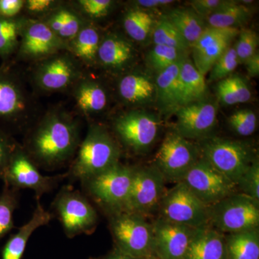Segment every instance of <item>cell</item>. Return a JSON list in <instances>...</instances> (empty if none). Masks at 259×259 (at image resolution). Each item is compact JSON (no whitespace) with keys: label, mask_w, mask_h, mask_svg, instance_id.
<instances>
[{"label":"cell","mask_w":259,"mask_h":259,"mask_svg":"<svg viewBox=\"0 0 259 259\" xmlns=\"http://www.w3.org/2000/svg\"><path fill=\"white\" fill-rule=\"evenodd\" d=\"M80 144L77 121L69 114L54 110L37 121L22 146L38 168L54 170L72 161Z\"/></svg>","instance_id":"cell-1"},{"label":"cell","mask_w":259,"mask_h":259,"mask_svg":"<svg viewBox=\"0 0 259 259\" xmlns=\"http://www.w3.org/2000/svg\"><path fill=\"white\" fill-rule=\"evenodd\" d=\"M120 148L115 139L101 125L89 127L66 175L80 182L96 176L119 163Z\"/></svg>","instance_id":"cell-2"},{"label":"cell","mask_w":259,"mask_h":259,"mask_svg":"<svg viewBox=\"0 0 259 259\" xmlns=\"http://www.w3.org/2000/svg\"><path fill=\"white\" fill-rule=\"evenodd\" d=\"M133 176L134 168L119 163L81 183L90 197L112 215L124 212Z\"/></svg>","instance_id":"cell-3"},{"label":"cell","mask_w":259,"mask_h":259,"mask_svg":"<svg viewBox=\"0 0 259 259\" xmlns=\"http://www.w3.org/2000/svg\"><path fill=\"white\" fill-rule=\"evenodd\" d=\"M198 147L201 156L236 186L257 158L253 148L241 141L208 138Z\"/></svg>","instance_id":"cell-4"},{"label":"cell","mask_w":259,"mask_h":259,"mask_svg":"<svg viewBox=\"0 0 259 259\" xmlns=\"http://www.w3.org/2000/svg\"><path fill=\"white\" fill-rule=\"evenodd\" d=\"M52 207L68 238L90 234L96 228V209L86 196L71 186L62 187L53 201Z\"/></svg>","instance_id":"cell-5"},{"label":"cell","mask_w":259,"mask_h":259,"mask_svg":"<svg viewBox=\"0 0 259 259\" xmlns=\"http://www.w3.org/2000/svg\"><path fill=\"white\" fill-rule=\"evenodd\" d=\"M209 225L222 233L258 229L259 202L243 194H233L209 206Z\"/></svg>","instance_id":"cell-6"},{"label":"cell","mask_w":259,"mask_h":259,"mask_svg":"<svg viewBox=\"0 0 259 259\" xmlns=\"http://www.w3.org/2000/svg\"><path fill=\"white\" fill-rule=\"evenodd\" d=\"M110 229L117 251L133 258H148L153 253L152 225L136 213L112 214Z\"/></svg>","instance_id":"cell-7"},{"label":"cell","mask_w":259,"mask_h":259,"mask_svg":"<svg viewBox=\"0 0 259 259\" xmlns=\"http://www.w3.org/2000/svg\"><path fill=\"white\" fill-rule=\"evenodd\" d=\"M67 177L66 174L55 176H44L35 163L30 159L23 146L18 144L13 151L2 180L4 185L15 190H30L40 200Z\"/></svg>","instance_id":"cell-8"},{"label":"cell","mask_w":259,"mask_h":259,"mask_svg":"<svg viewBox=\"0 0 259 259\" xmlns=\"http://www.w3.org/2000/svg\"><path fill=\"white\" fill-rule=\"evenodd\" d=\"M209 206L192 193L184 182L166 191L159 210L161 218L170 222L197 229L209 225Z\"/></svg>","instance_id":"cell-9"},{"label":"cell","mask_w":259,"mask_h":259,"mask_svg":"<svg viewBox=\"0 0 259 259\" xmlns=\"http://www.w3.org/2000/svg\"><path fill=\"white\" fill-rule=\"evenodd\" d=\"M33 105L23 83L7 67L0 68V130L12 134L31 117Z\"/></svg>","instance_id":"cell-10"},{"label":"cell","mask_w":259,"mask_h":259,"mask_svg":"<svg viewBox=\"0 0 259 259\" xmlns=\"http://www.w3.org/2000/svg\"><path fill=\"white\" fill-rule=\"evenodd\" d=\"M201 157L199 147L175 131L166 135L155 157L153 166L168 182H182Z\"/></svg>","instance_id":"cell-11"},{"label":"cell","mask_w":259,"mask_h":259,"mask_svg":"<svg viewBox=\"0 0 259 259\" xmlns=\"http://www.w3.org/2000/svg\"><path fill=\"white\" fill-rule=\"evenodd\" d=\"M81 77V63L69 51H60L42 59L32 74L35 86L47 93L64 91Z\"/></svg>","instance_id":"cell-12"},{"label":"cell","mask_w":259,"mask_h":259,"mask_svg":"<svg viewBox=\"0 0 259 259\" xmlns=\"http://www.w3.org/2000/svg\"><path fill=\"white\" fill-rule=\"evenodd\" d=\"M163 175L156 167L134 168L132 185L124 212L145 217L159 208L165 190Z\"/></svg>","instance_id":"cell-13"},{"label":"cell","mask_w":259,"mask_h":259,"mask_svg":"<svg viewBox=\"0 0 259 259\" xmlns=\"http://www.w3.org/2000/svg\"><path fill=\"white\" fill-rule=\"evenodd\" d=\"M182 182L208 206L236 193L237 188L236 185L202 156L187 172Z\"/></svg>","instance_id":"cell-14"},{"label":"cell","mask_w":259,"mask_h":259,"mask_svg":"<svg viewBox=\"0 0 259 259\" xmlns=\"http://www.w3.org/2000/svg\"><path fill=\"white\" fill-rule=\"evenodd\" d=\"M161 121L154 114L143 110H131L114 122L119 139L134 152H144L156 141Z\"/></svg>","instance_id":"cell-15"},{"label":"cell","mask_w":259,"mask_h":259,"mask_svg":"<svg viewBox=\"0 0 259 259\" xmlns=\"http://www.w3.org/2000/svg\"><path fill=\"white\" fill-rule=\"evenodd\" d=\"M68 50L61 40L44 22L37 20L23 21L20 30L18 55L28 60H42L63 50Z\"/></svg>","instance_id":"cell-16"},{"label":"cell","mask_w":259,"mask_h":259,"mask_svg":"<svg viewBox=\"0 0 259 259\" xmlns=\"http://www.w3.org/2000/svg\"><path fill=\"white\" fill-rule=\"evenodd\" d=\"M218 102L206 98L181 107L176 112L175 132L187 140L204 139L217 122Z\"/></svg>","instance_id":"cell-17"},{"label":"cell","mask_w":259,"mask_h":259,"mask_svg":"<svg viewBox=\"0 0 259 259\" xmlns=\"http://www.w3.org/2000/svg\"><path fill=\"white\" fill-rule=\"evenodd\" d=\"M239 29L207 27L197 42L191 47L193 64L199 72L205 76L213 65L231 46L238 37Z\"/></svg>","instance_id":"cell-18"},{"label":"cell","mask_w":259,"mask_h":259,"mask_svg":"<svg viewBox=\"0 0 259 259\" xmlns=\"http://www.w3.org/2000/svg\"><path fill=\"white\" fill-rule=\"evenodd\" d=\"M153 253L160 259H184L194 229L163 218L152 225Z\"/></svg>","instance_id":"cell-19"},{"label":"cell","mask_w":259,"mask_h":259,"mask_svg":"<svg viewBox=\"0 0 259 259\" xmlns=\"http://www.w3.org/2000/svg\"><path fill=\"white\" fill-rule=\"evenodd\" d=\"M183 59L157 74L155 99L158 109L164 115L175 113L183 106V96L180 79V68Z\"/></svg>","instance_id":"cell-20"},{"label":"cell","mask_w":259,"mask_h":259,"mask_svg":"<svg viewBox=\"0 0 259 259\" xmlns=\"http://www.w3.org/2000/svg\"><path fill=\"white\" fill-rule=\"evenodd\" d=\"M184 259H226V236L209 225L194 229Z\"/></svg>","instance_id":"cell-21"},{"label":"cell","mask_w":259,"mask_h":259,"mask_svg":"<svg viewBox=\"0 0 259 259\" xmlns=\"http://www.w3.org/2000/svg\"><path fill=\"white\" fill-rule=\"evenodd\" d=\"M134 48L128 40L115 34L102 39L97 54V62L108 71L120 72L134 60Z\"/></svg>","instance_id":"cell-22"},{"label":"cell","mask_w":259,"mask_h":259,"mask_svg":"<svg viewBox=\"0 0 259 259\" xmlns=\"http://www.w3.org/2000/svg\"><path fill=\"white\" fill-rule=\"evenodd\" d=\"M51 219L52 214L42 207L40 200H37L36 207L31 218L5 243L2 259H21L32 233L40 227L49 224Z\"/></svg>","instance_id":"cell-23"},{"label":"cell","mask_w":259,"mask_h":259,"mask_svg":"<svg viewBox=\"0 0 259 259\" xmlns=\"http://www.w3.org/2000/svg\"><path fill=\"white\" fill-rule=\"evenodd\" d=\"M73 88L76 106L85 115H95L106 108V91L97 81L81 77Z\"/></svg>","instance_id":"cell-24"},{"label":"cell","mask_w":259,"mask_h":259,"mask_svg":"<svg viewBox=\"0 0 259 259\" xmlns=\"http://www.w3.org/2000/svg\"><path fill=\"white\" fill-rule=\"evenodd\" d=\"M42 21L67 45L86 23L83 21V17L75 10L58 6Z\"/></svg>","instance_id":"cell-25"},{"label":"cell","mask_w":259,"mask_h":259,"mask_svg":"<svg viewBox=\"0 0 259 259\" xmlns=\"http://www.w3.org/2000/svg\"><path fill=\"white\" fill-rule=\"evenodd\" d=\"M122 101L130 105H144L156 95L155 83L146 75L131 73L122 76L118 84Z\"/></svg>","instance_id":"cell-26"},{"label":"cell","mask_w":259,"mask_h":259,"mask_svg":"<svg viewBox=\"0 0 259 259\" xmlns=\"http://www.w3.org/2000/svg\"><path fill=\"white\" fill-rule=\"evenodd\" d=\"M101 40L97 28L85 23L76 36L68 44V50L81 64L93 66L97 62Z\"/></svg>","instance_id":"cell-27"},{"label":"cell","mask_w":259,"mask_h":259,"mask_svg":"<svg viewBox=\"0 0 259 259\" xmlns=\"http://www.w3.org/2000/svg\"><path fill=\"white\" fill-rule=\"evenodd\" d=\"M163 17L178 30L190 48L207 28L204 19L191 8H177Z\"/></svg>","instance_id":"cell-28"},{"label":"cell","mask_w":259,"mask_h":259,"mask_svg":"<svg viewBox=\"0 0 259 259\" xmlns=\"http://www.w3.org/2000/svg\"><path fill=\"white\" fill-rule=\"evenodd\" d=\"M180 79L183 96V106L207 97V87L204 76L186 57L180 68Z\"/></svg>","instance_id":"cell-29"},{"label":"cell","mask_w":259,"mask_h":259,"mask_svg":"<svg viewBox=\"0 0 259 259\" xmlns=\"http://www.w3.org/2000/svg\"><path fill=\"white\" fill-rule=\"evenodd\" d=\"M226 250V259H259L258 228L228 234Z\"/></svg>","instance_id":"cell-30"},{"label":"cell","mask_w":259,"mask_h":259,"mask_svg":"<svg viewBox=\"0 0 259 259\" xmlns=\"http://www.w3.org/2000/svg\"><path fill=\"white\" fill-rule=\"evenodd\" d=\"M251 16L248 7L233 1L219 11L204 19L207 27L217 28H236L245 25Z\"/></svg>","instance_id":"cell-31"},{"label":"cell","mask_w":259,"mask_h":259,"mask_svg":"<svg viewBox=\"0 0 259 259\" xmlns=\"http://www.w3.org/2000/svg\"><path fill=\"white\" fill-rule=\"evenodd\" d=\"M122 23L127 35L139 42L146 41L151 36L155 25L151 14L139 8L128 10L124 15Z\"/></svg>","instance_id":"cell-32"},{"label":"cell","mask_w":259,"mask_h":259,"mask_svg":"<svg viewBox=\"0 0 259 259\" xmlns=\"http://www.w3.org/2000/svg\"><path fill=\"white\" fill-rule=\"evenodd\" d=\"M23 20L0 18V57L7 59L18 50Z\"/></svg>","instance_id":"cell-33"},{"label":"cell","mask_w":259,"mask_h":259,"mask_svg":"<svg viewBox=\"0 0 259 259\" xmlns=\"http://www.w3.org/2000/svg\"><path fill=\"white\" fill-rule=\"evenodd\" d=\"M152 33L155 45L173 48L185 52L190 48L178 30L164 17L155 24Z\"/></svg>","instance_id":"cell-34"},{"label":"cell","mask_w":259,"mask_h":259,"mask_svg":"<svg viewBox=\"0 0 259 259\" xmlns=\"http://www.w3.org/2000/svg\"><path fill=\"white\" fill-rule=\"evenodd\" d=\"M18 190L5 185L0 194V239L15 226L14 214L18 206Z\"/></svg>","instance_id":"cell-35"},{"label":"cell","mask_w":259,"mask_h":259,"mask_svg":"<svg viewBox=\"0 0 259 259\" xmlns=\"http://www.w3.org/2000/svg\"><path fill=\"white\" fill-rule=\"evenodd\" d=\"M187 52L173 48L155 45L147 55L149 67L157 74L185 58Z\"/></svg>","instance_id":"cell-36"},{"label":"cell","mask_w":259,"mask_h":259,"mask_svg":"<svg viewBox=\"0 0 259 259\" xmlns=\"http://www.w3.org/2000/svg\"><path fill=\"white\" fill-rule=\"evenodd\" d=\"M239 64L234 47L231 46L223 54L209 71V81H220L231 76Z\"/></svg>","instance_id":"cell-37"},{"label":"cell","mask_w":259,"mask_h":259,"mask_svg":"<svg viewBox=\"0 0 259 259\" xmlns=\"http://www.w3.org/2000/svg\"><path fill=\"white\" fill-rule=\"evenodd\" d=\"M228 124L232 130L239 136H251L256 130V115L249 109L238 110L230 116Z\"/></svg>","instance_id":"cell-38"},{"label":"cell","mask_w":259,"mask_h":259,"mask_svg":"<svg viewBox=\"0 0 259 259\" xmlns=\"http://www.w3.org/2000/svg\"><path fill=\"white\" fill-rule=\"evenodd\" d=\"M238 39L234 46L239 64H245L257 52L258 36L256 32L252 29L244 28L240 30Z\"/></svg>","instance_id":"cell-39"},{"label":"cell","mask_w":259,"mask_h":259,"mask_svg":"<svg viewBox=\"0 0 259 259\" xmlns=\"http://www.w3.org/2000/svg\"><path fill=\"white\" fill-rule=\"evenodd\" d=\"M237 187H239L242 194L248 196L259 202V162L255 158L249 168L238 182Z\"/></svg>","instance_id":"cell-40"},{"label":"cell","mask_w":259,"mask_h":259,"mask_svg":"<svg viewBox=\"0 0 259 259\" xmlns=\"http://www.w3.org/2000/svg\"><path fill=\"white\" fill-rule=\"evenodd\" d=\"M114 2L111 0H79L76 2L78 13L88 18L98 19L107 16L111 11Z\"/></svg>","instance_id":"cell-41"},{"label":"cell","mask_w":259,"mask_h":259,"mask_svg":"<svg viewBox=\"0 0 259 259\" xmlns=\"http://www.w3.org/2000/svg\"><path fill=\"white\" fill-rule=\"evenodd\" d=\"M11 134L0 130V179L3 178L10 158L18 146Z\"/></svg>","instance_id":"cell-42"},{"label":"cell","mask_w":259,"mask_h":259,"mask_svg":"<svg viewBox=\"0 0 259 259\" xmlns=\"http://www.w3.org/2000/svg\"><path fill=\"white\" fill-rule=\"evenodd\" d=\"M232 2V0H193L190 2V5L191 8L197 14L205 19L231 4Z\"/></svg>","instance_id":"cell-43"},{"label":"cell","mask_w":259,"mask_h":259,"mask_svg":"<svg viewBox=\"0 0 259 259\" xmlns=\"http://www.w3.org/2000/svg\"><path fill=\"white\" fill-rule=\"evenodd\" d=\"M228 79L238 103H245L251 100V90L244 78L239 75H231Z\"/></svg>","instance_id":"cell-44"},{"label":"cell","mask_w":259,"mask_h":259,"mask_svg":"<svg viewBox=\"0 0 259 259\" xmlns=\"http://www.w3.org/2000/svg\"><path fill=\"white\" fill-rule=\"evenodd\" d=\"M57 3L53 0H28L24 8L31 15H48L55 9Z\"/></svg>","instance_id":"cell-45"},{"label":"cell","mask_w":259,"mask_h":259,"mask_svg":"<svg viewBox=\"0 0 259 259\" xmlns=\"http://www.w3.org/2000/svg\"><path fill=\"white\" fill-rule=\"evenodd\" d=\"M25 1L23 0H0V18H17L23 10Z\"/></svg>","instance_id":"cell-46"},{"label":"cell","mask_w":259,"mask_h":259,"mask_svg":"<svg viewBox=\"0 0 259 259\" xmlns=\"http://www.w3.org/2000/svg\"><path fill=\"white\" fill-rule=\"evenodd\" d=\"M175 1L172 0H138L134 2V5H136L139 9L144 8H158L160 7H165L166 5H169Z\"/></svg>","instance_id":"cell-47"},{"label":"cell","mask_w":259,"mask_h":259,"mask_svg":"<svg viewBox=\"0 0 259 259\" xmlns=\"http://www.w3.org/2000/svg\"><path fill=\"white\" fill-rule=\"evenodd\" d=\"M245 67L247 72L250 77H256L259 74V54L258 51L250 57L248 60L245 61Z\"/></svg>","instance_id":"cell-48"},{"label":"cell","mask_w":259,"mask_h":259,"mask_svg":"<svg viewBox=\"0 0 259 259\" xmlns=\"http://www.w3.org/2000/svg\"><path fill=\"white\" fill-rule=\"evenodd\" d=\"M105 259H136L131 258V257L127 256V255H125L122 254V253H120V252L117 251L115 252L113 254L109 255L108 257H107Z\"/></svg>","instance_id":"cell-49"}]
</instances>
